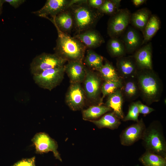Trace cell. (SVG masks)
<instances>
[{
    "label": "cell",
    "instance_id": "1",
    "mask_svg": "<svg viewBox=\"0 0 166 166\" xmlns=\"http://www.w3.org/2000/svg\"><path fill=\"white\" fill-rule=\"evenodd\" d=\"M140 96L148 105L160 101L163 85L159 76L152 69H139L135 76Z\"/></svg>",
    "mask_w": 166,
    "mask_h": 166
},
{
    "label": "cell",
    "instance_id": "2",
    "mask_svg": "<svg viewBox=\"0 0 166 166\" xmlns=\"http://www.w3.org/2000/svg\"><path fill=\"white\" fill-rule=\"evenodd\" d=\"M55 26L58 34L55 53L67 61L83 62L87 49L85 46L77 39L71 37Z\"/></svg>",
    "mask_w": 166,
    "mask_h": 166
},
{
    "label": "cell",
    "instance_id": "3",
    "mask_svg": "<svg viewBox=\"0 0 166 166\" xmlns=\"http://www.w3.org/2000/svg\"><path fill=\"white\" fill-rule=\"evenodd\" d=\"M87 0L72 5L71 12L73 15L74 25L78 34L90 29L103 15L97 10L90 7Z\"/></svg>",
    "mask_w": 166,
    "mask_h": 166
},
{
    "label": "cell",
    "instance_id": "4",
    "mask_svg": "<svg viewBox=\"0 0 166 166\" xmlns=\"http://www.w3.org/2000/svg\"><path fill=\"white\" fill-rule=\"evenodd\" d=\"M141 140L146 151L166 158V141L162 125L159 121H153L146 128Z\"/></svg>",
    "mask_w": 166,
    "mask_h": 166
},
{
    "label": "cell",
    "instance_id": "5",
    "mask_svg": "<svg viewBox=\"0 0 166 166\" xmlns=\"http://www.w3.org/2000/svg\"><path fill=\"white\" fill-rule=\"evenodd\" d=\"M67 62L55 53H42L37 56L30 64V70L33 75L38 74L45 70L61 67Z\"/></svg>",
    "mask_w": 166,
    "mask_h": 166
},
{
    "label": "cell",
    "instance_id": "6",
    "mask_svg": "<svg viewBox=\"0 0 166 166\" xmlns=\"http://www.w3.org/2000/svg\"><path fill=\"white\" fill-rule=\"evenodd\" d=\"M131 14L127 8L119 9L111 16L107 26V33L111 38H118L130 23Z\"/></svg>",
    "mask_w": 166,
    "mask_h": 166
},
{
    "label": "cell",
    "instance_id": "7",
    "mask_svg": "<svg viewBox=\"0 0 166 166\" xmlns=\"http://www.w3.org/2000/svg\"><path fill=\"white\" fill-rule=\"evenodd\" d=\"M65 73V65L45 70L38 74L33 75V79L40 87L50 91L60 84Z\"/></svg>",
    "mask_w": 166,
    "mask_h": 166
},
{
    "label": "cell",
    "instance_id": "8",
    "mask_svg": "<svg viewBox=\"0 0 166 166\" xmlns=\"http://www.w3.org/2000/svg\"><path fill=\"white\" fill-rule=\"evenodd\" d=\"M86 75L84 80L83 89L86 97L92 102L97 101L101 93L102 79L97 73L85 66Z\"/></svg>",
    "mask_w": 166,
    "mask_h": 166
},
{
    "label": "cell",
    "instance_id": "9",
    "mask_svg": "<svg viewBox=\"0 0 166 166\" xmlns=\"http://www.w3.org/2000/svg\"><path fill=\"white\" fill-rule=\"evenodd\" d=\"M80 0H47L39 10L32 12L38 16L46 18L48 15L52 18L70 8L73 4L79 3Z\"/></svg>",
    "mask_w": 166,
    "mask_h": 166
},
{
    "label": "cell",
    "instance_id": "10",
    "mask_svg": "<svg viewBox=\"0 0 166 166\" xmlns=\"http://www.w3.org/2000/svg\"><path fill=\"white\" fill-rule=\"evenodd\" d=\"M32 141L38 154H43L52 152L56 159L62 161L60 154L57 150L58 146L57 142L47 133L40 132L36 134Z\"/></svg>",
    "mask_w": 166,
    "mask_h": 166
},
{
    "label": "cell",
    "instance_id": "11",
    "mask_svg": "<svg viewBox=\"0 0 166 166\" xmlns=\"http://www.w3.org/2000/svg\"><path fill=\"white\" fill-rule=\"evenodd\" d=\"M146 128L142 118L127 127L120 135L121 144L124 146H130L141 140Z\"/></svg>",
    "mask_w": 166,
    "mask_h": 166
},
{
    "label": "cell",
    "instance_id": "12",
    "mask_svg": "<svg viewBox=\"0 0 166 166\" xmlns=\"http://www.w3.org/2000/svg\"><path fill=\"white\" fill-rule=\"evenodd\" d=\"M86 96L80 83L70 84L65 97V101L72 110L82 109L85 105Z\"/></svg>",
    "mask_w": 166,
    "mask_h": 166
},
{
    "label": "cell",
    "instance_id": "13",
    "mask_svg": "<svg viewBox=\"0 0 166 166\" xmlns=\"http://www.w3.org/2000/svg\"><path fill=\"white\" fill-rule=\"evenodd\" d=\"M121 36V40L124 44L126 53H133L142 45L143 38L133 27L128 26Z\"/></svg>",
    "mask_w": 166,
    "mask_h": 166
},
{
    "label": "cell",
    "instance_id": "14",
    "mask_svg": "<svg viewBox=\"0 0 166 166\" xmlns=\"http://www.w3.org/2000/svg\"><path fill=\"white\" fill-rule=\"evenodd\" d=\"M116 67L119 76L123 79L135 77L139 69L132 56L117 58Z\"/></svg>",
    "mask_w": 166,
    "mask_h": 166
},
{
    "label": "cell",
    "instance_id": "15",
    "mask_svg": "<svg viewBox=\"0 0 166 166\" xmlns=\"http://www.w3.org/2000/svg\"><path fill=\"white\" fill-rule=\"evenodd\" d=\"M139 69H152V45L147 43L136 50L132 55Z\"/></svg>",
    "mask_w": 166,
    "mask_h": 166
},
{
    "label": "cell",
    "instance_id": "16",
    "mask_svg": "<svg viewBox=\"0 0 166 166\" xmlns=\"http://www.w3.org/2000/svg\"><path fill=\"white\" fill-rule=\"evenodd\" d=\"M65 72L69 79L70 84H81L83 82L85 77V66L83 62L68 61L65 65Z\"/></svg>",
    "mask_w": 166,
    "mask_h": 166
},
{
    "label": "cell",
    "instance_id": "17",
    "mask_svg": "<svg viewBox=\"0 0 166 166\" xmlns=\"http://www.w3.org/2000/svg\"><path fill=\"white\" fill-rule=\"evenodd\" d=\"M73 37L80 41L87 48H96L105 42V40L101 34L92 29L77 34Z\"/></svg>",
    "mask_w": 166,
    "mask_h": 166
},
{
    "label": "cell",
    "instance_id": "18",
    "mask_svg": "<svg viewBox=\"0 0 166 166\" xmlns=\"http://www.w3.org/2000/svg\"><path fill=\"white\" fill-rule=\"evenodd\" d=\"M123 101L120 88L107 96L105 105L111 109L117 116L122 120L124 116L123 110Z\"/></svg>",
    "mask_w": 166,
    "mask_h": 166
},
{
    "label": "cell",
    "instance_id": "19",
    "mask_svg": "<svg viewBox=\"0 0 166 166\" xmlns=\"http://www.w3.org/2000/svg\"><path fill=\"white\" fill-rule=\"evenodd\" d=\"M46 18L52 22L54 26L66 34L71 30L74 25L73 15L71 11L68 10L51 18Z\"/></svg>",
    "mask_w": 166,
    "mask_h": 166
},
{
    "label": "cell",
    "instance_id": "20",
    "mask_svg": "<svg viewBox=\"0 0 166 166\" xmlns=\"http://www.w3.org/2000/svg\"><path fill=\"white\" fill-rule=\"evenodd\" d=\"M124 98L128 101H132L140 96L139 90L135 77L123 79L121 88Z\"/></svg>",
    "mask_w": 166,
    "mask_h": 166
},
{
    "label": "cell",
    "instance_id": "21",
    "mask_svg": "<svg viewBox=\"0 0 166 166\" xmlns=\"http://www.w3.org/2000/svg\"><path fill=\"white\" fill-rule=\"evenodd\" d=\"M151 15L148 8H141L131 14L130 23L132 27L142 33Z\"/></svg>",
    "mask_w": 166,
    "mask_h": 166
},
{
    "label": "cell",
    "instance_id": "22",
    "mask_svg": "<svg viewBox=\"0 0 166 166\" xmlns=\"http://www.w3.org/2000/svg\"><path fill=\"white\" fill-rule=\"evenodd\" d=\"M120 120L113 111H111L105 114L98 120L89 121L98 128H106L114 130L118 128L121 124Z\"/></svg>",
    "mask_w": 166,
    "mask_h": 166
},
{
    "label": "cell",
    "instance_id": "23",
    "mask_svg": "<svg viewBox=\"0 0 166 166\" xmlns=\"http://www.w3.org/2000/svg\"><path fill=\"white\" fill-rule=\"evenodd\" d=\"M160 21L156 15L152 14L142 32V45L148 43L155 35L160 27Z\"/></svg>",
    "mask_w": 166,
    "mask_h": 166
},
{
    "label": "cell",
    "instance_id": "24",
    "mask_svg": "<svg viewBox=\"0 0 166 166\" xmlns=\"http://www.w3.org/2000/svg\"><path fill=\"white\" fill-rule=\"evenodd\" d=\"M111 111H112L111 109L105 105H92L87 109L82 110V118L85 121L94 120L106 113Z\"/></svg>",
    "mask_w": 166,
    "mask_h": 166
},
{
    "label": "cell",
    "instance_id": "25",
    "mask_svg": "<svg viewBox=\"0 0 166 166\" xmlns=\"http://www.w3.org/2000/svg\"><path fill=\"white\" fill-rule=\"evenodd\" d=\"M144 166H166V158L158 154L145 151L139 159Z\"/></svg>",
    "mask_w": 166,
    "mask_h": 166
},
{
    "label": "cell",
    "instance_id": "26",
    "mask_svg": "<svg viewBox=\"0 0 166 166\" xmlns=\"http://www.w3.org/2000/svg\"><path fill=\"white\" fill-rule=\"evenodd\" d=\"M107 48L109 53L113 57L125 56L126 53L124 43L118 38H111L107 42Z\"/></svg>",
    "mask_w": 166,
    "mask_h": 166
},
{
    "label": "cell",
    "instance_id": "27",
    "mask_svg": "<svg viewBox=\"0 0 166 166\" xmlns=\"http://www.w3.org/2000/svg\"><path fill=\"white\" fill-rule=\"evenodd\" d=\"M84 63L88 68L97 71L103 65V58L90 49L87 50Z\"/></svg>",
    "mask_w": 166,
    "mask_h": 166
},
{
    "label": "cell",
    "instance_id": "28",
    "mask_svg": "<svg viewBox=\"0 0 166 166\" xmlns=\"http://www.w3.org/2000/svg\"><path fill=\"white\" fill-rule=\"evenodd\" d=\"M97 71L104 81H117L121 78L113 65L107 61Z\"/></svg>",
    "mask_w": 166,
    "mask_h": 166
},
{
    "label": "cell",
    "instance_id": "29",
    "mask_svg": "<svg viewBox=\"0 0 166 166\" xmlns=\"http://www.w3.org/2000/svg\"><path fill=\"white\" fill-rule=\"evenodd\" d=\"M122 83L123 79L122 78L117 81H104L101 86V92L102 96L100 98L99 105H102L103 99L106 96L121 88Z\"/></svg>",
    "mask_w": 166,
    "mask_h": 166
},
{
    "label": "cell",
    "instance_id": "30",
    "mask_svg": "<svg viewBox=\"0 0 166 166\" xmlns=\"http://www.w3.org/2000/svg\"><path fill=\"white\" fill-rule=\"evenodd\" d=\"M139 114L137 101L133 102L129 105L128 113L122 120L124 121H132L136 122L139 120Z\"/></svg>",
    "mask_w": 166,
    "mask_h": 166
},
{
    "label": "cell",
    "instance_id": "31",
    "mask_svg": "<svg viewBox=\"0 0 166 166\" xmlns=\"http://www.w3.org/2000/svg\"><path fill=\"white\" fill-rule=\"evenodd\" d=\"M119 10L117 9L112 0H106L97 10L103 14H105L111 16Z\"/></svg>",
    "mask_w": 166,
    "mask_h": 166
},
{
    "label": "cell",
    "instance_id": "32",
    "mask_svg": "<svg viewBox=\"0 0 166 166\" xmlns=\"http://www.w3.org/2000/svg\"><path fill=\"white\" fill-rule=\"evenodd\" d=\"M11 166H36L35 157L23 159L15 163Z\"/></svg>",
    "mask_w": 166,
    "mask_h": 166
},
{
    "label": "cell",
    "instance_id": "33",
    "mask_svg": "<svg viewBox=\"0 0 166 166\" xmlns=\"http://www.w3.org/2000/svg\"><path fill=\"white\" fill-rule=\"evenodd\" d=\"M137 106L139 113L146 115L154 111L155 109L142 103L140 101H137Z\"/></svg>",
    "mask_w": 166,
    "mask_h": 166
},
{
    "label": "cell",
    "instance_id": "34",
    "mask_svg": "<svg viewBox=\"0 0 166 166\" xmlns=\"http://www.w3.org/2000/svg\"><path fill=\"white\" fill-rule=\"evenodd\" d=\"M105 0H88L87 4L91 8L98 10L102 6Z\"/></svg>",
    "mask_w": 166,
    "mask_h": 166
},
{
    "label": "cell",
    "instance_id": "35",
    "mask_svg": "<svg viewBox=\"0 0 166 166\" xmlns=\"http://www.w3.org/2000/svg\"><path fill=\"white\" fill-rule=\"evenodd\" d=\"M4 3H8L10 6L16 9L20 5L24 3L26 0H3Z\"/></svg>",
    "mask_w": 166,
    "mask_h": 166
},
{
    "label": "cell",
    "instance_id": "36",
    "mask_svg": "<svg viewBox=\"0 0 166 166\" xmlns=\"http://www.w3.org/2000/svg\"><path fill=\"white\" fill-rule=\"evenodd\" d=\"M133 5L136 7H138L144 3L145 0H132L131 1Z\"/></svg>",
    "mask_w": 166,
    "mask_h": 166
},
{
    "label": "cell",
    "instance_id": "37",
    "mask_svg": "<svg viewBox=\"0 0 166 166\" xmlns=\"http://www.w3.org/2000/svg\"><path fill=\"white\" fill-rule=\"evenodd\" d=\"M117 8L119 10L120 6V3L121 0H112Z\"/></svg>",
    "mask_w": 166,
    "mask_h": 166
},
{
    "label": "cell",
    "instance_id": "38",
    "mask_svg": "<svg viewBox=\"0 0 166 166\" xmlns=\"http://www.w3.org/2000/svg\"><path fill=\"white\" fill-rule=\"evenodd\" d=\"M4 3L3 0H0V15L2 13L3 5Z\"/></svg>",
    "mask_w": 166,
    "mask_h": 166
}]
</instances>
